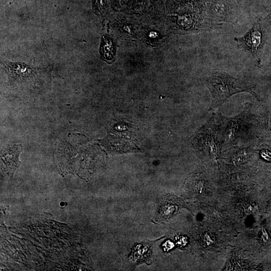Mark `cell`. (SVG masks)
I'll list each match as a JSON object with an SVG mask.
<instances>
[{
    "mask_svg": "<svg viewBox=\"0 0 271 271\" xmlns=\"http://www.w3.org/2000/svg\"><path fill=\"white\" fill-rule=\"evenodd\" d=\"M178 243L181 246H184L187 243V238L184 236H180L178 240Z\"/></svg>",
    "mask_w": 271,
    "mask_h": 271,
    "instance_id": "12",
    "label": "cell"
},
{
    "mask_svg": "<svg viewBox=\"0 0 271 271\" xmlns=\"http://www.w3.org/2000/svg\"><path fill=\"white\" fill-rule=\"evenodd\" d=\"M174 247V243L172 242L168 241L166 242L164 244V250H169L171 248H172Z\"/></svg>",
    "mask_w": 271,
    "mask_h": 271,
    "instance_id": "11",
    "label": "cell"
},
{
    "mask_svg": "<svg viewBox=\"0 0 271 271\" xmlns=\"http://www.w3.org/2000/svg\"><path fill=\"white\" fill-rule=\"evenodd\" d=\"M95 4L96 5H98V8H103L104 5V0H95Z\"/></svg>",
    "mask_w": 271,
    "mask_h": 271,
    "instance_id": "13",
    "label": "cell"
},
{
    "mask_svg": "<svg viewBox=\"0 0 271 271\" xmlns=\"http://www.w3.org/2000/svg\"><path fill=\"white\" fill-rule=\"evenodd\" d=\"M224 9V6L222 4H216L214 6V10L215 12H223V10Z\"/></svg>",
    "mask_w": 271,
    "mask_h": 271,
    "instance_id": "10",
    "label": "cell"
},
{
    "mask_svg": "<svg viewBox=\"0 0 271 271\" xmlns=\"http://www.w3.org/2000/svg\"><path fill=\"white\" fill-rule=\"evenodd\" d=\"M236 40L252 53H256L261 43V33L258 26H255L247 35Z\"/></svg>",
    "mask_w": 271,
    "mask_h": 271,
    "instance_id": "2",
    "label": "cell"
},
{
    "mask_svg": "<svg viewBox=\"0 0 271 271\" xmlns=\"http://www.w3.org/2000/svg\"><path fill=\"white\" fill-rule=\"evenodd\" d=\"M214 242V239L211 235L209 233H206L203 236V244L205 246H211Z\"/></svg>",
    "mask_w": 271,
    "mask_h": 271,
    "instance_id": "8",
    "label": "cell"
},
{
    "mask_svg": "<svg viewBox=\"0 0 271 271\" xmlns=\"http://www.w3.org/2000/svg\"><path fill=\"white\" fill-rule=\"evenodd\" d=\"M260 240L261 243L266 246L270 244V239L268 234L264 228L262 229L260 234Z\"/></svg>",
    "mask_w": 271,
    "mask_h": 271,
    "instance_id": "7",
    "label": "cell"
},
{
    "mask_svg": "<svg viewBox=\"0 0 271 271\" xmlns=\"http://www.w3.org/2000/svg\"><path fill=\"white\" fill-rule=\"evenodd\" d=\"M7 71L11 78H26L31 74L33 69L24 63H9L7 65Z\"/></svg>",
    "mask_w": 271,
    "mask_h": 271,
    "instance_id": "3",
    "label": "cell"
},
{
    "mask_svg": "<svg viewBox=\"0 0 271 271\" xmlns=\"http://www.w3.org/2000/svg\"><path fill=\"white\" fill-rule=\"evenodd\" d=\"M151 254V246L148 244H140L133 250L132 260L137 263L148 261Z\"/></svg>",
    "mask_w": 271,
    "mask_h": 271,
    "instance_id": "4",
    "label": "cell"
},
{
    "mask_svg": "<svg viewBox=\"0 0 271 271\" xmlns=\"http://www.w3.org/2000/svg\"><path fill=\"white\" fill-rule=\"evenodd\" d=\"M101 53L104 59H106L107 60H112L114 58V45L112 39L108 36L103 37Z\"/></svg>",
    "mask_w": 271,
    "mask_h": 271,
    "instance_id": "6",
    "label": "cell"
},
{
    "mask_svg": "<svg viewBox=\"0 0 271 271\" xmlns=\"http://www.w3.org/2000/svg\"><path fill=\"white\" fill-rule=\"evenodd\" d=\"M212 95V104L210 108L215 110L222 106L232 95L240 92H248L255 95L253 86L226 74L216 73L206 80Z\"/></svg>",
    "mask_w": 271,
    "mask_h": 271,
    "instance_id": "1",
    "label": "cell"
},
{
    "mask_svg": "<svg viewBox=\"0 0 271 271\" xmlns=\"http://www.w3.org/2000/svg\"><path fill=\"white\" fill-rule=\"evenodd\" d=\"M177 206L175 204L171 203L169 201H164L162 202L159 207V212L157 218L160 220H164L172 216L173 214L176 211Z\"/></svg>",
    "mask_w": 271,
    "mask_h": 271,
    "instance_id": "5",
    "label": "cell"
},
{
    "mask_svg": "<svg viewBox=\"0 0 271 271\" xmlns=\"http://www.w3.org/2000/svg\"><path fill=\"white\" fill-rule=\"evenodd\" d=\"M204 183L203 181H198L195 184V191L197 193L201 194L204 191Z\"/></svg>",
    "mask_w": 271,
    "mask_h": 271,
    "instance_id": "9",
    "label": "cell"
}]
</instances>
